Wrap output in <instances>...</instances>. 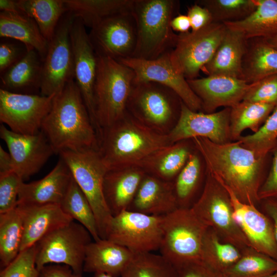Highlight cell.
<instances>
[{
  "label": "cell",
  "mask_w": 277,
  "mask_h": 277,
  "mask_svg": "<svg viewBox=\"0 0 277 277\" xmlns=\"http://www.w3.org/2000/svg\"><path fill=\"white\" fill-rule=\"evenodd\" d=\"M203 156L207 172L233 192L242 202L255 205L265 157L238 141L219 144L203 137L192 138Z\"/></svg>",
  "instance_id": "cell-1"
},
{
  "label": "cell",
  "mask_w": 277,
  "mask_h": 277,
  "mask_svg": "<svg viewBox=\"0 0 277 277\" xmlns=\"http://www.w3.org/2000/svg\"><path fill=\"white\" fill-rule=\"evenodd\" d=\"M41 131L55 153L66 150L97 149V132L74 80L55 96Z\"/></svg>",
  "instance_id": "cell-2"
},
{
  "label": "cell",
  "mask_w": 277,
  "mask_h": 277,
  "mask_svg": "<svg viewBox=\"0 0 277 277\" xmlns=\"http://www.w3.org/2000/svg\"><path fill=\"white\" fill-rule=\"evenodd\" d=\"M128 114L102 130L98 151L108 171L138 167L159 149L171 145L168 134L154 131Z\"/></svg>",
  "instance_id": "cell-3"
},
{
  "label": "cell",
  "mask_w": 277,
  "mask_h": 277,
  "mask_svg": "<svg viewBox=\"0 0 277 277\" xmlns=\"http://www.w3.org/2000/svg\"><path fill=\"white\" fill-rule=\"evenodd\" d=\"M179 8L174 0H134L132 13L135 18L137 42L132 57L153 60L174 48L177 34L171 22Z\"/></svg>",
  "instance_id": "cell-4"
},
{
  "label": "cell",
  "mask_w": 277,
  "mask_h": 277,
  "mask_svg": "<svg viewBox=\"0 0 277 277\" xmlns=\"http://www.w3.org/2000/svg\"><path fill=\"white\" fill-rule=\"evenodd\" d=\"M97 56L94 103L96 121L101 133L102 128L113 125L127 114L135 74L131 68L115 60Z\"/></svg>",
  "instance_id": "cell-5"
},
{
  "label": "cell",
  "mask_w": 277,
  "mask_h": 277,
  "mask_svg": "<svg viewBox=\"0 0 277 277\" xmlns=\"http://www.w3.org/2000/svg\"><path fill=\"white\" fill-rule=\"evenodd\" d=\"M58 154L91 206L101 239H106L107 231L113 216L104 194V181L108 170L98 149L87 148L66 150Z\"/></svg>",
  "instance_id": "cell-6"
},
{
  "label": "cell",
  "mask_w": 277,
  "mask_h": 277,
  "mask_svg": "<svg viewBox=\"0 0 277 277\" xmlns=\"http://www.w3.org/2000/svg\"><path fill=\"white\" fill-rule=\"evenodd\" d=\"M208 228L190 208H178L163 215L161 254L176 268L201 261Z\"/></svg>",
  "instance_id": "cell-7"
},
{
  "label": "cell",
  "mask_w": 277,
  "mask_h": 277,
  "mask_svg": "<svg viewBox=\"0 0 277 277\" xmlns=\"http://www.w3.org/2000/svg\"><path fill=\"white\" fill-rule=\"evenodd\" d=\"M196 216L224 242L240 249L250 247L235 223L229 195L214 177L207 172L203 191L190 208Z\"/></svg>",
  "instance_id": "cell-8"
},
{
  "label": "cell",
  "mask_w": 277,
  "mask_h": 277,
  "mask_svg": "<svg viewBox=\"0 0 277 277\" xmlns=\"http://www.w3.org/2000/svg\"><path fill=\"white\" fill-rule=\"evenodd\" d=\"M91 238L87 229L74 221L49 232L35 244L37 269L50 264H62L82 274L86 248Z\"/></svg>",
  "instance_id": "cell-9"
},
{
  "label": "cell",
  "mask_w": 277,
  "mask_h": 277,
  "mask_svg": "<svg viewBox=\"0 0 277 277\" xmlns=\"http://www.w3.org/2000/svg\"><path fill=\"white\" fill-rule=\"evenodd\" d=\"M227 30L224 23L212 22L196 31L177 34L170 58L174 68L187 80L197 78L210 61Z\"/></svg>",
  "instance_id": "cell-10"
},
{
  "label": "cell",
  "mask_w": 277,
  "mask_h": 277,
  "mask_svg": "<svg viewBox=\"0 0 277 277\" xmlns=\"http://www.w3.org/2000/svg\"><path fill=\"white\" fill-rule=\"evenodd\" d=\"M74 17L69 12L61 18L49 42L42 63L40 91L50 96L60 93L69 81L74 80V61L70 29Z\"/></svg>",
  "instance_id": "cell-11"
},
{
  "label": "cell",
  "mask_w": 277,
  "mask_h": 277,
  "mask_svg": "<svg viewBox=\"0 0 277 277\" xmlns=\"http://www.w3.org/2000/svg\"><path fill=\"white\" fill-rule=\"evenodd\" d=\"M163 215H151L126 210L113 216L106 239L123 246L134 254L160 249Z\"/></svg>",
  "instance_id": "cell-12"
},
{
  "label": "cell",
  "mask_w": 277,
  "mask_h": 277,
  "mask_svg": "<svg viewBox=\"0 0 277 277\" xmlns=\"http://www.w3.org/2000/svg\"><path fill=\"white\" fill-rule=\"evenodd\" d=\"M55 95L15 93L1 88L0 121L15 133L36 134L41 130Z\"/></svg>",
  "instance_id": "cell-13"
},
{
  "label": "cell",
  "mask_w": 277,
  "mask_h": 277,
  "mask_svg": "<svg viewBox=\"0 0 277 277\" xmlns=\"http://www.w3.org/2000/svg\"><path fill=\"white\" fill-rule=\"evenodd\" d=\"M88 34L97 55L117 61L132 57L136 45L137 32L131 11L104 19L92 27Z\"/></svg>",
  "instance_id": "cell-14"
},
{
  "label": "cell",
  "mask_w": 277,
  "mask_h": 277,
  "mask_svg": "<svg viewBox=\"0 0 277 277\" xmlns=\"http://www.w3.org/2000/svg\"><path fill=\"white\" fill-rule=\"evenodd\" d=\"M169 88L152 82L134 80L127 109L133 116L153 125H164L173 118L182 101Z\"/></svg>",
  "instance_id": "cell-15"
},
{
  "label": "cell",
  "mask_w": 277,
  "mask_h": 277,
  "mask_svg": "<svg viewBox=\"0 0 277 277\" xmlns=\"http://www.w3.org/2000/svg\"><path fill=\"white\" fill-rule=\"evenodd\" d=\"M0 137L7 146L12 159L13 171L24 182L38 172L55 153L45 134H22L0 127Z\"/></svg>",
  "instance_id": "cell-16"
},
{
  "label": "cell",
  "mask_w": 277,
  "mask_h": 277,
  "mask_svg": "<svg viewBox=\"0 0 277 277\" xmlns=\"http://www.w3.org/2000/svg\"><path fill=\"white\" fill-rule=\"evenodd\" d=\"M230 108L211 113L194 111L182 102L177 122L168 134L172 144L187 138L203 137L219 144L231 142Z\"/></svg>",
  "instance_id": "cell-17"
},
{
  "label": "cell",
  "mask_w": 277,
  "mask_h": 277,
  "mask_svg": "<svg viewBox=\"0 0 277 277\" xmlns=\"http://www.w3.org/2000/svg\"><path fill=\"white\" fill-rule=\"evenodd\" d=\"M169 53H165L153 60L130 57L118 62L133 71L135 81L152 82L165 86L172 90L191 110L197 111L202 109L201 100L185 77L174 68Z\"/></svg>",
  "instance_id": "cell-18"
},
{
  "label": "cell",
  "mask_w": 277,
  "mask_h": 277,
  "mask_svg": "<svg viewBox=\"0 0 277 277\" xmlns=\"http://www.w3.org/2000/svg\"><path fill=\"white\" fill-rule=\"evenodd\" d=\"M70 37L74 61V81L96 131H100L96 121L94 103L97 56L85 26L78 18H74L72 24Z\"/></svg>",
  "instance_id": "cell-19"
},
{
  "label": "cell",
  "mask_w": 277,
  "mask_h": 277,
  "mask_svg": "<svg viewBox=\"0 0 277 277\" xmlns=\"http://www.w3.org/2000/svg\"><path fill=\"white\" fill-rule=\"evenodd\" d=\"M223 187L230 197L233 219L250 247L277 261V243L269 219L255 205L242 202L232 191Z\"/></svg>",
  "instance_id": "cell-20"
},
{
  "label": "cell",
  "mask_w": 277,
  "mask_h": 277,
  "mask_svg": "<svg viewBox=\"0 0 277 277\" xmlns=\"http://www.w3.org/2000/svg\"><path fill=\"white\" fill-rule=\"evenodd\" d=\"M202 102V109L213 113L220 107L231 108L242 101L250 87L244 80L221 75H210L187 80Z\"/></svg>",
  "instance_id": "cell-21"
},
{
  "label": "cell",
  "mask_w": 277,
  "mask_h": 277,
  "mask_svg": "<svg viewBox=\"0 0 277 277\" xmlns=\"http://www.w3.org/2000/svg\"><path fill=\"white\" fill-rule=\"evenodd\" d=\"M72 179L69 168L60 157L54 167L43 178L29 183H21L17 204L60 205Z\"/></svg>",
  "instance_id": "cell-22"
},
{
  "label": "cell",
  "mask_w": 277,
  "mask_h": 277,
  "mask_svg": "<svg viewBox=\"0 0 277 277\" xmlns=\"http://www.w3.org/2000/svg\"><path fill=\"white\" fill-rule=\"evenodd\" d=\"M16 208L23 226L20 252L33 246L49 232L74 221L57 204H17Z\"/></svg>",
  "instance_id": "cell-23"
},
{
  "label": "cell",
  "mask_w": 277,
  "mask_h": 277,
  "mask_svg": "<svg viewBox=\"0 0 277 277\" xmlns=\"http://www.w3.org/2000/svg\"><path fill=\"white\" fill-rule=\"evenodd\" d=\"M178 208L173 182L145 175L128 210L151 215H164Z\"/></svg>",
  "instance_id": "cell-24"
},
{
  "label": "cell",
  "mask_w": 277,
  "mask_h": 277,
  "mask_svg": "<svg viewBox=\"0 0 277 277\" xmlns=\"http://www.w3.org/2000/svg\"><path fill=\"white\" fill-rule=\"evenodd\" d=\"M134 255L128 248L108 239L91 242L87 247L83 272L121 276Z\"/></svg>",
  "instance_id": "cell-25"
},
{
  "label": "cell",
  "mask_w": 277,
  "mask_h": 277,
  "mask_svg": "<svg viewBox=\"0 0 277 277\" xmlns=\"http://www.w3.org/2000/svg\"><path fill=\"white\" fill-rule=\"evenodd\" d=\"M248 42L242 33L227 27L221 43L202 71L208 76L221 75L242 79V64Z\"/></svg>",
  "instance_id": "cell-26"
},
{
  "label": "cell",
  "mask_w": 277,
  "mask_h": 277,
  "mask_svg": "<svg viewBox=\"0 0 277 277\" xmlns=\"http://www.w3.org/2000/svg\"><path fill=\"white\" fill-rule=\"evenodd\" d=\"M145 175L138 167L107 173L104 181V194L113 216L128 209Z\"/></svg>",
  "instance_id": "cell-27"
},
{
  "label": "cell",
  "mask_w": 277,
  "mask_h": 277,
  "mask_svg": "<svg viewBox=\"0 0 277 277\" xmlns=\"http://www.w3.org/2000/svg\"><path fill=\"white\" fill-rule=\"evenodd\" d=\"M0 36L20 41L26 50H35L43 61L47 53L49 42L35 21L23 12H1Z\"/></svg>",
  "instance_id": "cell-28"
},
{
  "label": "cell",
  "mask_w": 277,
  "mask_h": 277,
  "mask_svg": "<svg viewBox=\"0 0 277 277\" xmlns=\"http://www.w3.org/2000/svg\"><path fill=\"white\" fill-rule=\"evenodd\" d=\"M256 8L245 19L224 23L242 33L248 39L277 35V0H255Z\"/></svg>",
  "instance_id": "cell-29"
},
{
  "label": "cell",
  "mask_w": 277,
  "mask_h": 277,
  "mask_svg": "<svg viewBox=\"0 0 277 277\" xmlns=\"http://www.w3.org/2000/svg\"><path fill=\"white\" fill-rule=\"evenodd\" d=\"M242 64V79L248 84L277 74V50L263 38L249 39Z\"/></svg>",
  "instance_id": "cell-30"
},
{
  "label": "cell",
  "mask_w": 277,
  "mask_h": 277,
  "mask_svg": "<svg viewBox=\"0 0 277 277\" xmlns=\"http://www.w3.org/2000/svg\"><path fill=\"white\" fill-rule=\"evenodd\" d=\"M42 63L35 50H26L18 61L3 72L1 88L12 92L33 87L40 89Z\"/></svg>",
  "instance_id": "cell-31"
},
{
  "label": "cell",
  "mask_w": 277,
  "mask_h": 277,
  "mask_svg": "<svg viewBox=\"0 0 277 277\" xmlns=\"http://www.w3.org/2000/svg\"><path fill=\"white\" fill-rule=\"evenodd\" d=\"M67 12L91 29L110 16L132 11L134 0H64Z\"/></svg>",
  "instance_id": "cell-32"
},
{
  "label": "cell",
  "mask_w": 277,
  "mask_h": 277,
  "mask_svg": "<svg viewBox=\"0 0 277 277\" xmlns=\"http://www.w3.org/2000/svg\"><path fill=\"white\" fill-rule=\"evenodd\" d=\"M190 154L183 143H175L156 151L140 165L152 175L172 182L186 163Z\"/></svg>",
  "instance_id": "cell-33"
},
{
  "label": "cell",
  "mask_w": 277,
  "mask_h": 277,
  "mask_svg": "<svg viewBox=\"0 0 277 277\" xmlns=\"http://www.w3.org/2000/svg\"><path fill=\"white\" fill-rule=\"evenodd\" d=\"M17 2L19 10L35 21L48 42L67 12L64 0H19Z\"/></svg>",
  "instance_id": "cell-34"
},
{
  "label": "cell",
  "mask_w": 277,
  "mask_h": 277,
  "mask_svg": "<svg viewBox=\"0 0 277 277\" xmlns=\"http://www.w3.org/2000/svg\"><path fill=\"white\" fill-rule=\"evenodd\" d=\"M275 105L243 100L230 108V134L236 141L247 129L256 132L272 111Z\"/></svg>",
  "instance_id": "cell-35"
},
{
  "label": "cell",
  "mask_w": 277,
  "mask_h": 277,
  "mask_svg": "<svg viewBox=\"0 0 277 277\" xmlns=\"http://www.w3.org/2000/svg\"><path fill=\"white\" fill-rule=\"evenodd\" d=\"M23 233V221L16 207L0 213V264L2 269L19 253Z\"/></svg>",
  "instance_id": "cell-36"
},
{
  "label": "cell",
  "mask_w": 277,
  "mask_h": 277,
  "mask_svg": "<svg viewBox=\"0 0 277 277\" xmlns=\"http://www.w3.org/2000/svg\"><path fill=\"white\" fill-rule=\"evenodd\" d=\"M241 255L242 251L238 247L223 241L212 229H207L203 243V262L224 273Z\"/></svg>",
  "instance_id": "cell-37"
},
{
  "label": "cell",
  "mask_w": 277,
  "mask_h": 277,
  "mask_svg": "<svg viewBox=\"0 0 277 277\" xmlns=\"http://www.w3.org/2000/svg\"><path fill=\"white\" fill-rule=\"evenodd\" d=\"M60 206L65 213L87 229L94 241L101 239L91 206L73 178Z\"/></svg>",
  "instance_id": "cell-38"
},
{
  "label": "cell",
  "mask_w": 277,
  "mask_h": 277,
  "mask_svg": "<svg viewBox=\"0 0 277 277\" xmlns=\"http://www.w3.org/2000/svg\"><path fill=\"white\" fill-rule=\"evenodd\" d=\"M276 271V260L248 247L224 274L226 277H265Z\"/></svg>",
  "instance_id": "cell-39"
},
{
  "label": "cell",
  "mask_w": 277,
  "mask_h": 277,
  "mask_svg": "<svg viewBox=\"0 0 277 277\" xmlns=\"http://www.w3.org/2000/svg\"><path fill=\"white\" fill-rule=\"evenodd\" d=\"M121 277H178L176 268L161 254H134Z\"/></svg>",
  "instance_id": "cell-40"
},
{
  "label": "cell",
  "mask_w": 277,
  "mask_h": 277,
  "mask_svg": "<svg viewBox=\"0 0 277 277\" xmlns=\"http://www.w3.org/2000/svg\"><path fill=\"white\" fill-rule=\"evenodd\" d=\"M201 166L196 154H190L188 159L173 182L178 208H190L199 186Z\"/></svg>",
  "instance_id": "cell-41"
},
{
  "label": "cell",
  "mask_w": 277,
  "mask_h": 277,
  "mask_svg": "<svg viewBox=\"0 0 277 277\" xmlns=\"http://www.w3.org/2000/svg\"><path fill=\"white\" fill-rule=\"evenodd\" d=\"M195 3L209 11L213 22L221 23L242 21L256 8L255 0H199Z\"/></svg>",
  "instance_id": "cell-42"
},
{
  "label": "cell",
  "mask_w": 277,
  "mask_h": 277,
  "mask_svg": "<svg viewBox=\"0 0 277 277\" xmlns=\"http://www.w3.org/2000/svg\"><path fill=\"white\" fill-rule=\"evenodd\" d=\"M244 147L258 156L265 157L277 143V105L259 130L251 135L241 136L238 140Z\"/></svg>",
  "instance_id": "cell-43"
},
{
  "label": "cell",
  "mask_w": 277,
  "mask_h": 277,
  "mask_svg": "<svg viewBox=\"0 0 277 277\" xmlns=\"http://www.w3.org/2000/svg\"><path fill=\"white\" fill-rule=\"evenodd\" d=\"M38 275L35 264V244L20 252L0 273V277H38Z\"/></svg>",
  "instance_id": "cell-44"
},
{
  "label": "cell",
  "mask_w": 277,
  "mask_h": 277,
  "mask_svg": "<svg viewBox=\"0 0 277 277\" xmlns=\"http://www.w3.org/2000/svg\"><path fill=\"white\" fill-rule=\"evenodd\" d=\"M243 100L277 105V74L250 84Z\"/></svg>",
  "instance_id": "cell-45"
},
{
  "label": "cell",
  "mask_w": 277,
  "mask_h": 277,
  "mask_svg": "<svg viewBox=\"0 0 277 277\" xmlns=\"http://www.w3.org/2000/svg\"><path fill=\"white\" fill-rule=\"evenodd\" d=\"M24 182L14 172L0 175V213L15 209L19 189Z\"/></svg>",
  "instance_id": "cell-46"
},
{
  "label": "cell",
  "mask_w": 277,
  "mask_h": 277,
  "mask_svg": "<svg viewBox=\"0 0 277 277\" xmlns=\"http://www.w3.org/2000/svg\"><path fill=\"white\" fill-rule=\"evenodd\" d=\"M176 269L178 277H226L224 273L202 261L186 264Z\"/></svg>",
  "instance_id": "cell-47"
},
{
  "label": "cell",
  "mask_w": 277,
  "mask_h": 277,
  "mask_svg": "<svg viewBox=\"0 0 277 277\" xmlns=\"http://www.w3.org/2000/svg\"><path fill=\"white\" fill-rule=\"evenodd\" d=\"M271 150L273 152L272 165L267 178L259 189L260 201L277 197V143Z\"/></svg>",
  "instance_id": "cell-48"
},
{
  "label": "cell",
  "mask_w": 277,
  "mask_h": 277,
  "mask_svg": "<svg viewBox=\"0 0 277 277\" xmlns=\"http://www.w3.org/2000/svg\"><path fill=\"white\" fill-rule=\"evenodd\" d=\"M187 15L190 22L192 31L202 29L213 22L209 11L196 3L188 8Z\"/></svg>",
  "instance_id": "cell-49"
},
{
  "label": "cell",
  "mask_w": 277,
  "mask_h": 277,
  "mask_svg": "<svg viewBox=\"0 0 277 277\" xmlns=\"http://www.w3.org/2000/svg\"><path fill=\"white\" fill-rule=\"evenodd\" d=\"M20 50L13 44L7 42L0 44V71L4 72L21 57H19Z\"/></svg>",
  "instance_id": "cell-50"
},
{
  "label": "cell",
  "mask_w": 277,
  "mask_h": 277,
  "mask_svg": "<svg viewBox=\"0 0 277 277\" xmlns=\"http://www.w3.org/2000/svg\"><path fill=\"white\" fill-rule=\"evenodd\" d=\"M38 277H83L69 266L61 264H49L39 270Z\"/></svg>",
  "instance_id": "cell-51"
},
{
  "label": "cell",
  "mask_w": 277,
  "mask_h": 277,
  "mask_svg": "<svg viewBox=\"0 0 277 277\" xmlns=\"http://www.w3.org/2000/svg\"><path fill=\"white\" fill-rule=\"evenodd\" d=\"M171 27L173 31L185 33L189 32L191 24L187 15L178 14L172 18Z\"/></svg>",
  "instance_id": "cell-52"
},
{
  "label": "cell",
  "mask_w": 277,
  "mask_h": 277,
  "mask_svg": "<svg viewBox=\"0 0 277 277\" xmlns=\"http://www.w3.org/2000/svg\"><path fill=\"white\" fill-rule=\"evenodd\" d=\"M264 208L273 222L274 233L277 243V200L274 199L265 200Z\"/></svg>",
  "instance_id": "cell-53"
},
{
  "label": "cell",
  "mask_w": 277,
  "mask_h": 277,
  "mask_svg": "<svg viewBox=\"0 0 277 277\" xmlns=\"http://www.w3.org/2000/svg\"><path fill=\"white\" fill-rule=\"evenodd\" d=\"M13 171L12 159L10 153L0 146V175L8 174Z\"/></svg>",
  "instance_id": "cell-54"
},
{
  "label": "cell",
  "mask_w": 277,
  "mask_h": 277,
  "mask_svg": "<svg viewBox=\"0 0 277 277\" xmlns=\"http://www.w3.org/2000/svg\"><path fill=\"white\" fill-rule=\"evenodd\" d=\"M1 12H22L17 5V1L0 0Z\"/></svg>",
  "instance_id": "cell-55"
},
{
  "label": "cell",
  "mask_w": 277,
  "mask_h": 277,
  "mask_svg": "<svg viewBox=\"0 0 277 277\" xmlns=\"http://www.w3.org/2000/svg\"><path fill=\"white\" fill-rule=\"evenodd\" d=\"M263 38H264L268 44L277 50V35Z\"/></svg>",
  "instance_id": "cell-56"
},
{
  "label": "cell",
  "mask_w": 277,
  "mask_h": 277,
  "mask_svg": "<svg viewBox=\"0 0 277 277\" xmlns=\"http://www.w3.org/2000/svg\"><path fill=\"white\" fill-rule=\"evenodd\" d=\"M94 277H112V276L105 273L96 272L94 273Z\"/></svg>",
  "instance_id": "cell-57"
},
{
  "label": "cell",
  "mask_w": 277,
  "mask_h": 277,
  "mask_svg": "<svg viewBox=\"0 0 277 277\" xmlns=\"http://www.w3.org/2000/svg\"><path fill=\"white\" fill-rule=\"evenodd\" d=\"M265 277H277V271L272 274H270Z\"/></svg>",
  "instance_id": "cell-58"
}]
</instances>
